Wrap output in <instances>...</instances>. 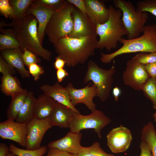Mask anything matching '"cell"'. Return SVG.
Instances as JSON below:
<instances>
[{
  "instance_id": "6da1fadb",
  "label": "cell",
  "mask_w": 156,
  "mask_h": 156,
  "mask_svg": "<svg viewBox=\"0 0 156 156\" xmlns=\"http://www.w3.org/2000/svg\"><path fill=\"white\" fill-rule=\"evenodd\" d=\"M97 35L89 36L79 38L67 36L53 44L58 56L64 60L69 67H74L85 62L95 55L97 49Z\"/></svg>"
},
{
  "instance_id": "7a4b0ae2",
  "label": "cell",
  "mask_w": 156,
  "mask_h": 156,
  "mask_svg": "<svg viewBox=\"0 0 156 156\" xmlns=\"http://www.w3.org/2000/svg\"><path fill=\"white\" fill-rule=\"evenodd\" d=\"M38 21L34 16L27 14L21 18L13 19L9 26L12 27L16 39L23 52L24 49L38 57L50 61L52 52L44 48L41 44L37 33Z\"/></svg>"
},
{
  "instance_id": "3957f363",
  "label": "cell",
  "mask_w": 156,
  "mask_h": 156,
  "mask_svg": "<svg viewBox=\"0 0 156 156\" xmlns=\"http://www.w3.org/2000/svg\"><path fill=\"white\" fill-rule=\"evenodd\" d=\"M142 34L131 39L122 38L119 42L122 46L109 54L101 53L100 61L104 64L110 63L115 57L123 54L156 52V25H145Z\"/></svg>"
},
{
  "instance_id": "277c9868",
  "label": "cell",
  "mask_w": 156,
  "mask_h": 156,
  "mask_svg": "<svg viewBox=\"0 0 156 156\" xmlns=\"http://www.w3.org/2000/svg\"><path fill=\"white\" fill-rule=\"evenodd\" d=\"M109 16L107 21L96 25V34L99 36L97 49H105L108 51L115 49L120 40L127 32L122 20L120 10L109 5Z\"/></svg>"
},
{
  "instance_id": "5b68a950",
  "label": "cell",
  "mask_w": 156,
  "mask_h": 156,
  "mask_svg": "<svg viewBox=\"0 0 156 156\" xmlns=\"http://www.w3.org/2000/svg\"><path fill=\"white\" fill-rule=\"evenodd\" d=\"M75 8L73 5L66 0L60 8L55 11L44 32V35L47 36L53 44L71 32L73 25L72 13Z\"/></svg>"
},
{
  "instance_id": "8992f818",
  "label": "cell",
  "mask_w": 156,
  "mask_h": 156,
  "mask_svg": "<svg viewBox=\"0 0 156 156\" xmlns=\"http://www.w3.org/2000/svg\"><path fill=\"white\" fill-rule=\"evenodd\" d=\"M113 2L116 8L122 12V20L127 32V39H134L140 36L148 18V13L137 11L129 1L114 0Z\"/></svg>"
},
{
  "instance_id": "52a82bcc",
  "label": "cell",
  "mask_w": 156,
  "mask_h": 156,
  "mask_svg": "<svg viewBox=\"0 0 156 156\" xmlns=\"http://www.w3.org/2000/svg\"><path fill=\"white\" fill-rule=\"evenodd\" d=\"M87 68L84 82L86 83L92 81L97 88V96L103 102L108 98L112 88L113 76L115 72L114 64L109 69L105 70L100 68L94 61L90 60L88 62Z\"/></svg>"
},
{
  "instance_id": "ba28073f",
  "label": "cell",
  "mask_w": 156,
  "mask_h": 156,
  "mask_svg": "<svg viewBox=\"0 0 156 156\" xmlns=\"http://www.w3.org/2000/svg\"><path fill=\"white\" fill-rule=\"evenodd\" d=\"M111 122V120L102 111L96 109L87 115L75 113L69 128L70 131L75 133L80 132L83 129H94L99 138L101 139V130Z\"/></svg>"
},
{
  "instance_id": "9c48e42d",
  "label": "cell",
  "mask_w": 156,
  "mask_h": 156,
  "mask_svg": "<svg viewBox=\"0 0 156 156\" xmlns=\"http://www.w3.org/2000/svg\"><path fill=\"white\" fill-rule=\"evenodd\" d=\"M144 65L140 63L135 56L127 62L122 77L126 85L136 90H142L150 78Z\"/></svg>"
},
{
  "instance_id": "30bf717a",
  "label": "cell",
  "mask_w": 156,
  "mask_h": 156,
  "mask_svg": "<svg viewBox=\"0 0 156 156\" xmlns=\"http://www.w3.org/2000/svg\"><path fill=\"white\" fill-rule=\"evenodd\" d=\"M51 127L49 118H33L27 124L26 149L34 150L40 148L44 134Z\"/></svg>"
},
{
  "instance_id": "8fae6325",
  "label": "cell",
  "mask_w": 156,
  "mask_h": 156,
  "mask_svg": "<svg viewBox=\"0 0 156 156\" xmlns=\"http://www.w3.org/2000/svg\"><path fill=\"white\" fill-rule=\"evenodd\" d=\"M91 82L83 88L77 89L74 88L71 83L66 87L70 96L71 102L75 107L77 104L85 105L92 112L96 110V105L93 100L95 96H97L98 91L96 86Z\"/></svg>"
},
{
  "instance_id": "7c38bea8",
  "label": "cell",
  "mask_w": 156,
  "mask_h": 156,
  "mask_svg": "<svg viewBox=\"0 0 156 156\" xmlns=\"http://www.w3.org/2000/svg\"><path fill=\"white\" fill-rule=\"evenodd\" d=\"M107 145L114 153L126 151L129 147L132 140L130 130L122 125L113 129L107 135Z\"/></svg>"
},
{
  "instance_id": "4fadbf2b",
  "label": "cell",
  "mask_w": 156,
  "mask_h": 156,
  "mask_svg": "<svg viewBox=\"0 0 156 156\" xmlns=\"http://www.w3.org/2000/svg\"><path fill=\"white\" fill-rule=\"evenodd\" d=\"M27 132V125L7 119L0 123V137L10 140L25 147Z\"/></svg>"
},
{
  "instance_id": "5bb4252c",
  "label": "cell",
  "mask_w": 156,
  "mask_h": 156,
  "mask_svg": "<svg viewBox=\"0 0 156 156\" xmlns=\"http://www.w3.org/2000/svg\"><path fill=\"white\" fill-rule=\"evenodd\" d=\"M73 22L72 31L69 36L79 38L89 36L97 35L96 25L88 16L77 8H75L72 13Z\"/></svg>"
},
{
  "instance_id": "9a60e30c",
  "label": "cell",
  "mask_w": 156,
  "mask_h": 156,
  "mask_svg": "<svg viewBox=\"0 0 156 156\" xmlns=\"http://www.w3.org/2000/svg\"><path fill=\"white\" fill-rule=\"evenodd\" d=\"M82 137L80 132L70 131L63 138L49 143L47 147L49 148H55L77 155L82 146L81 144Z\"/></svg>"
},
{
  "instance_id": "2e32d148",
  "label": "cell",
  "mask_w": 156,
  "mask_h": 156,
  "mask_svg": "<svg viewBox=\"0 0 156 156\" xmlns=\"http://www.w3.org/2000/svg\"><path fill=\"white\" fill-rule=\"evenodd\" d=\"M40 88L43 94L52 97L57 102L67 107L75 112L80 113L71 104L69 93L67 89L58 82L52 85H43Z\"/></svg>"
},
{
  "instance_id": "e0dca14e",
  "label": "cell",
  "mask_w": 156,
  "mask_h": 156,
  "mask_svg": "<svg viewBox=\"0 0 156 156\" xmlns=\"http://www.w3.org/2000/svg\"><path fill=\"white\" fill-rule=\"evenodd\" d=\"M86 13L96 25L106 22L109 16L108 8H107L102 1L98 0H84Z\"/></svg>"
},
{
  "instance_id": "ac0fdd59",
  "label": "cell",
  "mask_w": 156,
  "mask_h": 156,
  "mask_svg": "<svg viewBox=\"0 0 156 156\" xmlns=\"http://www.w3.org/2000/svg\"><path fill=\"white\" fill-rule=\"evenodd\" d=\"M75 112L67 107L57 102L49 117L50 124L52 127L57 126L60 128H69L71 120Z\"/></svg>"
},
{
  "instance_id": "d6986e66",
  "label": "cell",
  "mask_w": 156,
  "mask_h": 156,
  "mask_svg": "<svg viewBox=\"0 0 156 156\" xmlns=\"http://www.w3.org/2000/svg\"><path fill=\"white\" fill-rule=\"evenodd\" d=\"M55 11L44 7L34 6L31 5L28 9L27 14L33 15L37 20L38 24V36L42 45L46 28Z\"/></svg>"
},
{
  "instance_id": "ffe728a7",
  "label": "cell",
  "mask_w": 156,
  "mask_h": 156,
  "mask_svg": "<svg viewBox=\"0 0 156 156\" xmlns=\"http://www.w3.org/2000/svg\"><path fill=\"white\" fill-rule=\"evenodd\" d=\"M1 51L3 59L17 70L22 77H30V74L25 67L23 58V52L21 49H7Z\"/></svg>"
},
{
  "instance_id": "44dd1931",
  "label": "cell",
  "mask_w": 156,
  "mask_h": 156,
  "mask_svg": "<svg viewBox=\"0 0 156 156\" xmlns=\"http://www.w3.org/2000/svg\"><path fill=\"white\" fill-rule=\"evenodd\" d=\"M57 102L53 99L45 94L40 95L36 98L34 118L39 119L49 118Z\"/></svg>"
},
{
  "instance_id": "7402d4cb",
  "label": "cell",
  "mask_w": 156,
  "mask_h": 156,
  "mask_svg": "<svg viewBox=\"0 0 156 156\" xmlns=\"http://www.w3.org/2000/svg\"><path fill=\"white\" fill-rule=\"evenodd\" d=\"M36 99L33 92H28L25 102L15 119L16 122L27 125L34 118Z\"/></svg>"
},
{
  "instance_id": "603a6c76",
  "label": "cell",
  "mask_w": 156,
  "mask_h": 156,
  "mask_svg": "<svg viewBox=\"0 0 156 156\" xmlns=\"http://www.w3.org/2000/svg\"><path fill=\"white\" fill-rule=\"evenodd\" d=\"M0 90L5 95L11 97L24 90L18 79L12 75H3L1 78Z\"/></svg>"
},
{
  "instance_id": "cb8c5ba5",
  "label": "cell",
  "mask_w": 156,
  "mask_h": 156,
  "mask_svg": "<svg viewBox=\"0 0 156 156\" xmlns=\"http://www.w3.org/2000/svg\"><path fill=\"white\" fill-rule=\"evenodd\" d=\"M28 92L23 90L12 97L10 103L7 110L8 119L15 120L21 109L26 99Z\"/></svg>"
},
{
  "instance_id": "d4e9b609",
  "label": "cell",
  "mask_w": 156,
  "mask_h": 156,
  "mask_svg": "<svg viewBox=\"0 0 156 156\" xmlns=\"http://www.w3.org/2000/svg\"><path fill=\"white\" fill-rule=\"evenodd\" d=\"M141 141L149 146L152 156H156V130L151 122L144 126L141 133Z\"/></svg>"
},
{
  "instance_id": "484cf974",
  "label": "cell",
  "mask_w": 156,
  "mask_h": 156,
  "mask_svg": "<svg viewBox=\"0 0 156 156\" xmlns=\"http://www.w3.org/2000/svg\"><path fill=\"white\" fill-rule=\"evenodd\" d=\"M0 31L1 33L0 34L1 51L10 49H19L21 50L20 45L16 39L12 29H1Z\"/></svg>"
},
{
  "instance_id": "4316f807",
  "label": "cell",
  "mask_w": 156,
  "mask_h": 156,
  "mask_svg": "<svg viewBox=\"0 0 156 156\" xmlns=\"http://www.w3.org/2000/svg\"><path fill=\"white\" fill-rule=\"evenodd\" d=\"M33 0H9L10 4L14 12V19L21 18L27 14L28 9L31 5Z\"/></svg>"
},
{
  "instance_id": "83f0119b",
  "label": "cell",
  "mask_w": 156,
  "mask_h": 156,
  "mask_svg": "<svg viewBox=\"0 0 156 156\" xmlns=\"http://www.w3.org/2000/svg\"><path fill=\"white\" fill-rule=\"evenodd\" d=\"M48 147L43 146L34 150L20 148L13 144L10 145L9 151L17 156H42L47 152Z\"/></svg>"
},
{
  "instance_id": "f1b7e54d",
  "label": "cell",
  "mask_w": 156,
  "mask_h": 156,
  "mask_svg": "<svg viewBox=\"0 0 156 156\" xmlns=\"http://www.w3.org/2000/svg\"><path fill=\"white\" fill-rule=\"evenodd\" d=\"M77 156H115L107 153L101 147L98 142H94L88 147L82 146Z\"/></svg>"
},
{
  "instance_id": "f546056e",
  "label": "cell",
  "mask_w": 156,
  "mask_h": 156,
  "mask_svg": "<svg viewBox=\"0 0 156 156\" xmlns=\"http://www.w3.org/2000/svg\"><path fill=\"white\" fill-rule=\"evenodd\" d=\"M145 96L151 101L156 110V78L150 77L142 90Z\"/></svg>"
},
{
  "instance_id": "4dcf8cb0",
  "label": "cell",
  "mask_w": 156,
  "mask_h": 156,
  "mask_svg": "<svg viewBox=\"0 0 156 156\" xmlns=\"http://www.w3.org/2000/svg\"><path fill=\"white\" fill-rule=\"evenodd\" d=\"M66 0H33L31 5L36 7H44L54 10L60 8Z\"/></svg>"
},
{
  "instance_id": "1f68e13d",
  "label": "cell",
  "mask_w": 156,
  "mask_h": 156,
  "mask_svg": "<svg viewBox=\"0 0 156 156\" xmlns=\"http://www.w3.org/2000/svg\"><path fill=\"white\" fill-rule=\"evenodd\" d=\"M136 9L139 12H149L156 17V0L138 1Z\"/></svg>"
},
{
  "instance_id": "d6a6232c",
  "label": "cell",
  "mask_w": 156,
  "mask_h": 156,
  "mask_svg": "<svg viewBox=\"0 0 156 156\" xmlns=\"http://www.w3.org/2000/svg\"><path fill=\"white\" fill-rule=\"evenodd\" d=\"M23 58L25 64L27 67L31 64L40 63L41 59L33 53L24 49Z\"/></svg>"
},
{
  "instance_id": "836d02e7",
  "label": "cell",
  "mask_w": 156,
  "mask_h": 156,
  "mask_svg": "<svg viewBox=\"0 0 156 156\" xmlns=\"http://www.w3.org/2000/svg\"><path fill=\"white\" fill-rule=\"evenodd\" d=\"M135 56L139 62L143 65L156 62V52L149 53H139Z\"/></svg>"
},
{
  "instance_id": "e575fe53",
  "label": "cell",
  "mask_w": 156,
  "mask_h": 156,
  "mask_svg": "<svg viewBox=\"0 0 156 156\" xmlns=\"http://www.w3.org/2000/svg\"><path fill=\"white\" fill-rule=\"evenodd\" d=\"M0 12L6 18H14L13 10L9 0H0Z\"/></svg>"
},
{
  "instance_id": "d590c367",
  "label": "cell",
  "mask_w": 156,
  "mask_h": 156,
  "mask_svg": "<svg viewBox=\"0 0 156 156\" xmlns=\"http://www.w3.org/2000/svg\"><path fill=\"white\" fill-rule=\"evenodd\" d=\"M29 73L35 81L38 80L40 76L44 73L43 67L36 63L32 64L28 67Z\"/></svg>"
},
{
  "instance_id": "8d00e7d4",
  "label": "cell",
  "mask_w": 156,
  "mask_h": 156,
  "mask_svg": "<svg viewBox=\"0 0 156 156\" xmlns=\"http://www.w3.org/2000/svg\"><path fill=\"white\" fill-rule=\"evenodd\" d=\"M0 72L3 75H13L16 73L15 69L6 62L1 55L0 56Z\"/></svg>"
},
{
  "instance_id": "74e56055",
  "label": "cell",
  "mask_w": 156,
  "mask_h": 156,
  "mask_svg": "<svg viewBox=\"0 0 156 156\" xmlns=\"http://www.w3.org/2000/svg\"><path fill=\"white\" fill-rule=\"evenodd\" d=\"M46 156H77L55 148H49Z\"/></svg>"
},
{
  "instance_id": "f35d334b",
  "label": "cell",
  "mask_w": 156,
  "mask_h": 156,
  "mask_svg": "<svg viewBox=\"0 0 156 156\" xmlns=\"http://www.w3.org/2000/svg\"><path fill=\"white\" fill-rule=\"evenodd\" d=\"M144 66L150 77L156 78V62L147 64Z\"/></svg>"
},
{
  "instance_id": "ab89813d",
  "label": "cell",
  "mask_w": 156,
  "mask_h": 156,
  "mask_svg": "<svg viewBox=\"0 0 156 156\" xmlns=\"http://www.w3.org/2000/svg\"><path fill=\"white\" fill-rule=\"evenodd\" d=\"M67 1L75 5L81 12L86 14V7L84 0H68Z\"/></svg>"
},
{
  "instance_id": "60d3db41",
  "label": "cell",
  "mask_w": 156,
  "mask_h": 156,
  "mask_svg": "<svg viewBox=\"0 0 156 156\" xmlns=\"http://www.w3.org/2000/svg\"><path fill=\"white\" fill-rule=\"evenodd\" d=\"M140 148L141 151L140 156H152L150 148L146 143L141 141Z\"/></svg>"
},
{
  "instance_id": "b9f144b4",
  "label": "cell",
  "mask_w": 156,
  "mask_h": 156,
  "mask_svg": "<svg viewBox=\"0 0 156 156\" xmlns=\"http://www.w3.org/2000/svg\"><path fill=\"white\" fill-rule=\"evenodd\" d=\"M56 75L57 82L59 83L62 82L65 77L69 76L68 73L64 68L57 70Z\"/></svg>"
},
{
  "instance_id": "7bdbcfd3",
  "label": "cell",
  "mask_w": 156,
  "mask_h": 156,
  "mask_svg": "<svg viewBox=\"0 0 156 156\" xmlns=\"http://www.w3.org/2000/svg\"><path fill=\"white\" fill-rule=\"evenodd\" d=\"M65 65H66L65 61L60 57L57 56L55 57L53 66L57 70L64 68Z\"/></svg>"
},
{
  "instance_id": "ee69618b",
  "label": "cell",
  "mask_w": 156,
  "mask_h": 156,
  "mask_svg": "<svg viewBox=\"0 0 156 156\" xmlns=\"http://www.w3.org/2000/svg\"><path fill=\"white\" fill-rule=\"evenodd\" d=\"M10 150L9 147L6 144L3 143L0 144V156H6Z\"/></svg>"
},
{
  "instance_id": "f6af8a7d",
  "label": "cell",
  "mask_w": 156,
  "mask_h": 156,
  "mask_svg": "<svg viewBox=\"0 0 156 156\" xmlns=\"http://www.w3.org/2000/svg\"><path fill=\"white\" fill-rule=\"evenodd\" d=\"M121 92L120 89L118 86H115L113 88L112 93L115 101H118V97L121 94Z\"/></svg>"
},
{
  "instance_id": "bcb514c9",
  "label": "cell",
  "mask_w": 156,
  "mask_h": 156,
  "mask_svg": "<svg viewBox=\"0 0 156 156\" xmlns=\"http://www.w3.org/2000/svg\"><path fill=\"white\" fill-rule=\"evenodd\" d=\"M16 155L13 153L10 152V151L8 153L6 156H16Z\"/></svg>"
},
{
  "instance_id": "7dc6e473",
  "label": "cell",
  "mask_w": 156,
  "mask_h": 156,
  "mask_svg": "<svg viewBox=\"0 0 156 156\" xmlns=\"http://www.w3.org/2000/svg\"><path fill=\"white\" fill-rule=\"evenodd\" d=\"M153 117L154 119V121L156 123V112L153 114Z\"/></svg>"
}]
</instances>
